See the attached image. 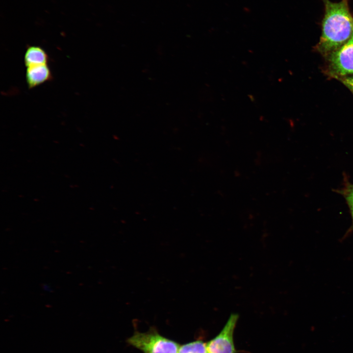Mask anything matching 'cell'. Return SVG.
I'll return each instance as SVG.
<instances>
[{
    "instance_id": "cell-1",
    "label": "cell",
    "mask_w": 353,
    "mask_h": 353,
    "mask_svg": "<svg viewBox=\"0 0 353 353\" xmlns=\"http://www.w3.org/2000/svg\"><path fill=\"white\" fill-rule=\"evenodd\" d=\"M325 7L322 33L317 48L328 56L346 44L353 35V16L348 0L338 2L322 0Z\"/></svg>"
},
{
    "instance_id": "cell-2",
    "label": "cell",
    "mask_w": 353,
    "mask_h": 353,
    "mask_svg": "<svg viewBox=\"0 0 353 353\" xmlns=\"http://www.w3.org/2000/svg\"><path fill=\"white\" fill-rule=\"evenodd\" d=\"M127 341L144 353H178L179 349L177 343L154 332H136Z\"/></svg>"
},
{
    "instance_id": "cell-3",
    "label": "cell",
    "mask_w": 353,
    "mask_h": 353,
    "mask_svg": "<svg viewBox=\"0 0 353 353\" xmlns=\"http://www.w3.org/2000/svg\"><path fill=\"white\" fill-rule=\"evenodd\" d=\"M328 57L330 72L335 77L353 74V35Z\"/></svg>"
},
{
    "instance_id": "cell-4",
    "label": "cell",
    "mask_w": 353,
    "mask_h": 353,
    "mask_svg": "<svg viewBox=\"0 0 353 353\" xmlns=\"http://www.w3.org/2000/svg\"><path fill=\"white\" fill-rule=\"evenodd\" d=\"M238 319V314L230 315L219 334L206 344L208 353H235L233 335Z\"/></svg>"
},
{
    "instance_id": "cell-5",
    "label": "cell",
    "mask_w": 353,
    "mask_h": 353,
    "mask_svg": "<svg viewBox=\"0 0 353 353\" xmlns=\"http://www.w3.org/2000/svg\"><path fill=\"white\" fill-rule=\"evenodd\" d=\"M26 80L29 88H33L51 79V73L47 64L27 67Z\"/></svg>"
},
{
    "instance_id": "cell-6",
    "label": "cell",
    "mask_w": 353,
    "mask_h": 353,
    "mask_svg": "<svg viewBox=\"0 0 353 353\" xmlns=\"http://www.w3.org/2000/svg\"><path fill=\"white\" fill-rule=\"evenodd\" d=\"M48 59L47 52L39 46H29L25 53L24 62L26 67L46 64L48 63Z\"/></svg>"
},
{
    "instance_id": "cell-7",
    "label": "cell",
    "mask_w": 353,
    "mask_h": 353,
    "mask_svg": "<svg viewBox=\"0 0 353 353\" xmlns=\"http://www.w3.org/2000/svg\"><path fill=\"white\" fill-rule=\"evenodd\" d=\"M178 353H208L206 344L201 341L191 342L179 347Z\"/></svg>"
},
{
    "instance_id": "cell-8",
    "label": "cell",
    "mask_w": 353,
    "mask_h": 353,
    "mask_svg": "<svg viewBox=\"0 0 353 353\" xmlns=\"http://www.w3.org/2000/svg\"><path fill=\"white\" fill-rule=\"evenodd\" d=\"M344 196L349 205L353 219V184L348 185L344 190Z\"/></svg>"
},
{
    "instance_id": "cell-9",
    "label": "cell",
    "mask_w": 353,
    "mask_h": 353,
    "mask_svg": "<svg viewBox=\"0 0 353 353\" xmlns=\"http://www.w3.org/2000/svg\"><path fill=\"white\" fill-rule=\"evenodd\" d=\"M348 87L353 93V76H343L336 77Z\"/></svg>"
}]
</instances>
